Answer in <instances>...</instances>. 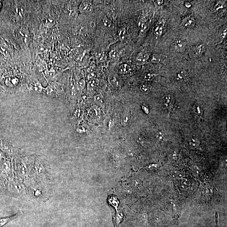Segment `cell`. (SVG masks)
Masks as SVG:
<instances>
[{
  "label": "cell",
  "instance_id": "1",
  "mask_svg": "<svg viewBox=\"0 0 227 227\" xmlns=\"http://www.w3.org/2000/svg\"><path fill=\"white\" fill-rule=\"evenodd\" d=\"M24 213L23 211L19 210L13 215L10 216L2 217L0 218V227H3L6 224L9 223L11 221L15 219L21 215H23Z\"/></svg>",
  "mask_w": 227,
  "mask_h": 227
},
{
  "label": "cell",
  "instance_id": "2",
  "mask_svg": "<svg viewBox=\"0 0 227 227\" xmlns=\"http://www.w3.org/2000/svg\"><path fill=\"white\" fill-rule=\"evenodd\" d=\"M174 49L177 51L182 52L184 51L186 46V42L180 38L175 39L173 43Z\"/></svg>",
  "mask_w": 227,
  "mask_h": 227
},
{
  "label": "cell",
  "instance_id": "3",
  "mask_svg": "<svg viewBox=\"0 0 227 227\" xmlns=\"http://www.w3.org/2000/svg\"><path fill=\"white\" fill-rule=\"evenodd\" d=\"M149 55L147 53L140 52L136 56V62L139 64H144L149 58Z\"/></svg>",
  "mask_w": 227,
  "mask_h": 227
},
{
  "label": "cell",
  "instance_id": "4",
  "mask_svg": "<svg viewBox=\"0 0 227 227\" xmlns=\"http://www.w3.org/2000/svg\"><path fill=\"white\" fill-rule=\"evenodd\" d=\"M195 24V19L192 17H186L182 21V25L186 28H192Z\"/></svg>",
  "mask_w": 227,
  "mask_h": 227
},
{
  "label": "cell",
  "instance_id": "5",
  "mask_svg": "<svg viewBox=\"0 0 227 227\" xmlns=\"http://www.w3.org/2000/svg\"><path fill=\"white\" fill-rule=\"evenodd\" d=\"M131 114L128 111H125L121 118V124L123 126H126L128 124L131 120Z\"/></svg>",
  "mask_w": 227,
  "mask_h": 227
},
{
  "label": "cell",
  "instance_id": "6",
  "mask_svg": "<svg viewBox=\"0 0 227 227\" xmlns=\"http://www.w3.org/2000/svg\"><path fill=\"white\" fill-rule=\"evenodd\" d=\"M109 81L112 86L117 87L120 85V83L117 76L115 75H110L109 78Z\"/></svg>",
  "mask_w": 227,
  "mask_h": 227
},
{
  "label": "cell",
  "instance_id": "7",
  "mask_svg": "<svg viewBox=\"0 0 227 227\" xmlns=\"http://www.w3.org/2000/svg\"><path fill=\"white\" fill-rule=\"evenodd\" d=\"M164 30V26L162 23H158L154 28V33L157 36H161Z\"/></svg>",
  "mask_w": 227,
  "mask_h": 227
},
{
  "label": "cell",
  "instance_id": "8",
  "mask_svg": "<svg viewBox=\"0 0 227 227\" xmlns=\"http://www.w3.org/2000/svg\"><path fill=\"white\" fill-rule=\"evenodd\" d=\"M164 105L168 109L170 110V108L173 106V99L172 97L170 95L166 96L164 99Z\"/></svg>",
  "mask_w": 227,
  "mask_h": 227
},
{
  "label": "cell",
  "instance_id": "9",
  "mask_svg": "<svg viewBox=\"0 0 227 227\" xmlns=\"http://www.w3.org/2000/svg\"><path fill=\"white\" fill-rule=\"evenodd\" d=\"M131 70L130 66L127 64L120 65L119 67V72L121 74H126L129 72Z\"/></svg>",
  "mask_w": 227,
  "mask_h": 227
},
{
  "label": "cell",
  "instance_id": "10",
  "mask_svg": "<svg viewBox=\"0 0 227 227\" xmlns=\"http://www.w3.org/2000/svg\"><path fill=\"white\" fill-rule=\"evenodd\" d=\"M99 84V80L96 78L90 80L88 85V88L90 90H92L96 88Z\"/></svg>",
  "mask_w": 227,
  "mask_h": 227
},
{
  "label": "cell",
  "instance_id": "11",
  "mask_svg": "<svg viewBox=\"0 0 227 227\" xmlns=\"http://www.w3.org/2000/svg\"><path fill=\"white\" fill-rule=\"evenodd\" d=\"M95 101L99 104L101 107H104L105 106V102H104V98L101 94H98L94 96Z\"/></svg>",
  "mask_w": 227,
  "mask_h": 227
},
{
  "label": "cell",
  "instance_id": "12",
  "mask_svg": "<svg viewBox=\"0 0 227 227\" xmlns=\"http://www.w3.org/2000/svg\"><path fill=\"white\" fill-rule=\"evenodd\" d=\"M127 35V31L126 28H121L118 31V35L120 40H124L126 37Z\"/></svg>",
  "mask_w": 227,
  "mask_h": 227
},
{
  "label": "cell",
  "instance_id": "13",
  "mask_svg": "<svg viewBox=\"0 0 227 227\" xmlns=\"http://www.w3.org/2000/svg\"><path fill=\"white\" fill-rule=\"evenodd\" d=\"M203 49L204 46L203 45H197L194 49L195 54L197 56H200V55L202 54V52H203Z\"/></svg>",
  "mask_w": 227,
  "mask_h": 227
},
{
  "label": "cell",
  "instance_id": "14",
  "mask_svg": "<svg viewBox=\"0 0 227 227\" xmlns=\"http://www.w3.org/2000/svg\"><path fill=\"white\" fill-rule=\"evenodd\" d=\"M151 60L153 63H159L161 60V58L160 56L157 54H154L152 55Z\"/></svg>",
  "mask_w": 227,
  "mask_h": 227
},
{
  "label": "cell",
  "instance_id": "15",
  "mask_svg": "<svg viewBox=\"0 0 227 227\" xmlns=\"http://www.w3.org/2000/svg\"><path fill=\"white\" fill-rule=\"evenodd\" d=\"M102 22L104 26L106 28H110L111 26V24H112L111 20L107 17H104L103 18Z\"/></svg>",
  "mask_w": 227,
  "mask_h": 227
},
{
  "label": "cell",
  "instance_id": "16",
  "mask_svg": "<svg viewBox=\"0 0 227 227\" xmlns=\"http://www.w3.org/2000/svg\"><path fill=\"white\" fill-rule=\"evenodd\" d=\"M140 89L142 92L144 94H147L149 92L150 90L149 86L145 83L141 85Z\"/></svg>",
  "mask_w": 227,
  "mask_h": 227
},
{
  "label": "cell",
  "instance_id": "17",
  "mask_svg": "<svg viewBox=\"0 0 227 227\" xmlns=\"http://www.w3.org/2000/svg\"><path fill=\"white\" fill-rule=\"evenodd\" d=\"M138 26L139 27V29H141V31H143L147 28V25L145 22L144 21L140 20L138 22Z\"/></svg>",
  "mask_w": 227,
  "mask_h": 227
},
{
  "label": "cell",
  "instance_id": "18",
  "mask_svg": "<svg viewBox=\"0 0 227 227\" xmlns=\"http://www.w3.org/2000/svg\"><path fill=\"white\" fill-rule=\"evenodd\" d=\"M110 58L112 60H115L117 58L118 56V53L117 51L115 50H113L110 51Z\"/></svg>",
  "mask_w": 227,
  "mask_h": 227
},
{
  "label": "cell",
  "instance_id": "19",
  "mask_svg": "<svg viewBox=\"0 0 227 227\" xmlns=\"http://www.w3.org/2000/svg\"><path fill=\"white\" fill-rule=\"evenodd\" d=\"M155 75L152 73H147L144 75V79L147 80H151L154 78Z\"/></svg>",
  "mask_w": 227,
  "mask_h": 227
},
{
  "label": "cell",
  "instance_id": "20",
  "mask_svg": "<svg viewBox=\"0 0 227 227\" xmlns=\"http://www.w3.org/2000/svg\"><path fill=\"white\" fill-rule=\"evenodd\" d=\"M194 111L195 112L196 114L199 115H202V109H201L200 106H195Z\"/></svg>",
  "mask_w": 227,
  "mask_h": 227
},
{
  "label": "cell",
  "instance_id": "21",
  "mask_svg": "<svg viewBox=\"0 0 227 227\" xmlns=\"http://www.w3.org/2000/svg\"><path fill=\"white\" fill-rule=\"evenodd\" d=\"M106 56L104 54H100L98 56V59L101 62H103L106 59Z\"/></svg>",
  "mask_w": 227,
  "mask_h": 227
},
{
  "label": "cell",
  "instance_id": "22",
  "mask_svg": "<svg viewBox=\"0 0 227 227\" xmlns=\"http://www.w3.org/2000/svg\"><path fill=\"white\" fill-rule=\"evenodd\" d=\"M89 5L87 2H83L81 5V9L83 10H87V9L89 8Z\"/></svg>",
  "mask_w": 227,
  "mask_h": 227
},
{
  "label": "cell",
  "instance_id": "23",
  "mask_svg": "<svg viewBox=\"0 0 227 227\" xmlns=\"http://www.w3.org/2000/svg\"><path fill=\"white\" fill-rule=\"evenodd\" d=\"M157 138L159 140L161 141L164 138V136L163 132H159L157 133Z\"/></svg>",
  "mask_w": 227,
  "mask_h": 227
},
{
  "label": "cell",
  "instance_id": "24",
  "mask_svg": "<svg viewBox=\"0 0 227 227\" xmlns=\"http://www.w3.org/2000/svg\"><path fill=\"white\" fill-rule=\"evenodd\" d=\"M88 80H91L96 78V75L94 72H93V73H90L88 75Z\"/></svg>",
  "mask_w": 227,
  "mask_h": 227
},
{
  "label": "cell",
  "instance_id": "25",
  "mask_svg": "<svg viewBox=\"0 0 227 227\" xmlns=\"http://www.w3.org/2000/svg\"><path fill=\"white\" fill-rule=\"evenodd\" d=\"M227 34V29L226 28H224V29L223 30L222 32L221 33L220 35L222 37V38H225L226 35Z\"/></svg>",
  "mask_w": 227,
  "mask_h": 227
},
{
  "label": "cell",
  "instance_id": "26",
  "mask_svg": "<svg viewBox=\"0 0 227 227\" xmlns=\"http://www.w3.org/2000/svg\"><path fill=\"white\" fill-rule=\"evenodd\" d=\"M80 86L82 88H84L85 86V82L84 81V80H81L80 82Z\"/></svg>",
  "mask_w": 227,
  "mask_h": 227
},
{
  "label": "cell",
  "instance_id": "27",
  "mask_svg": "<svg viewBox=\"0 0 227 227\" xmlns=\"http://www.w3.org/2000/svg\"><path fill=\"white\" fill-rule=\"evenodd\" d=\"M215 221H216V225L215 227H218V215L217 213H216L215 214Z\"/></svg>",
  "mask_w": 227,
  "mask_h": 227
},
{
  "label": "cell",
  "instance_id": "28",
  "mask_svg": "<svg viewBox=\"0 0 227 227\" xmlns=\"http://www.w3.org/2000/svg\"><path fill=\"white\" fill-rule=\"evenodd\" d=\"M155 3H156L158 5H160L163 4V1H155Z\"/></svg>",
  "mask_w": 227,
  "mask_h": 227
}]
</instances>
